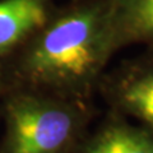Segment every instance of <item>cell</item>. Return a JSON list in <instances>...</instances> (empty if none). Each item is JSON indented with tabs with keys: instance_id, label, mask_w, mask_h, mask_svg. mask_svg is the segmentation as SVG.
Returning a JSON list of instances; mask_svg holds the SVG:
<instances>
[{
	"instance_id": "obj_1",
	"label": "cell",
	"mask_w": 153,
	"mask_h": 153,
	"mask_svg": "<svg viewBox=\"0 0 153 153\" xmlns=\"http://www.w3.org/2000/svg\"><path fill=\"white\" fill-rule=\"evenodd\" d=\"M112 0H69L0 63V85L91 100L116 49Z\"/></svg>"
},
{
	"instance_id": "obj_2",
	"label": "cell",
	"mask_w": 153,
	"mask_h": 153,
	"mask_svg": "<svg viewBox=\"0 0 153 153\" xmlns=\"http://www.w3.org/2000/svg\"><path fill=\"white\" fill-rule=\"evenodd\" d=\"M89 102L32 89H4L0 153H76L92 115Z\"/></svg>"
},
{
	"instance_id": "obj_3",
	"label": "cell",
	"mask_w": 153,
	"mask_h": 153,
	"mask_svg": "<svg viewBox=\"0 0 153 153\" xmlns=\"http://www.w3.org/2000/svg\"><path fill=\"white\" fill-rule=\"evenodd\" d=\"M97 89L116 114L130 115L153 131V49L105 71Z\"/></svg>"
},
{
	"instance_id": "obj_4",
	"label": "cell",
	"mask_w": 153,
	"mask_h": 153,
	"mask_svg": "<svg viewBox=\"0 0 153 153\" xmlns=\"http://www.w3.org/2000/svg\"><path fill=\"white\" fill-rule=\"evenodd\" d=\"M56 5L55 0H0V63L44 25Z\"/></svg>"
},
{
	"instance_id": "obj_5",
	"label": "cell",
	"mask_w": 153,
	"mask_h": 153,
	"mask_svg": "<svg viewBox=\"0 0 153 153\" xmlns=\"http://www.w3.org/2000/svg\"><path fill=\"white\" fill-rule=\"evenodd\" d=\"M76 153H153V131L112 117L84 138Z\"/></svg>"
},
{
	"instance_id": "obj_6",
	"label": "cell",
	"mask_w": 153,
	"mask_h": 153,
	"mask_svg": "<svg viewBox=\"0 0 153 153\" xmlns=\"http://www.w3.org/2000/svg\"><path fill=\"white\" fill-rule=\"evenodd\" d=\"M115 49L146 45L153 49V0H112Z\"/></svg>"
},
{
	"instance_id": "obj_7",
	"label": "cell",
	"mask_w": 153,
	"mask_h": 153,
	"mask_svg": "<svg viewBox=\"0 0 153 153\" xmlns=\"http://www.w3.org/2000/svg\"><path fill=\"white\" fill-rule=\"evenodd\" d=\"M0 105H1V85H0Z\"/></svg>"
}]
</instances>
